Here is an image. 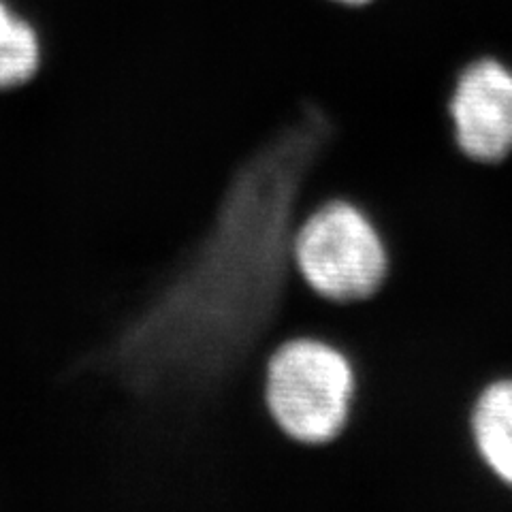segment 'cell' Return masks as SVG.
<instances>
[{
  "label": "cell",
  "instance_id": "cell-1",
  "mask_svg": "<svg viewBox=\"0 0 512 512\" xmlns=\"http://www.w3.org/2000/svg\"><path fill=\"white\" fill-rule=\"evenodd\" d=\"M316 137L308 120L288 126L239 169L205 242L105 352L135 387L207 384L261 338L293 259L295 197Z\"/></svg>",
  "mask_w": 512,
  "mask_h": 512
},
{
  "label": "cell",
  "instance_id": "cell-2",
  "mask_svg": "<svg viewBox=\"0 0 512 512\" xmlns=\"http://www.w3.org/2000/svg\"><path fill=\"white\" fill-rule=\"evenodd\" d=\"M355 389L350 361L325 342H286L267 363V408L284 434L301 444H327L342 434Z\"/></svg>",
  "mask_w": 512,
  "mask_h": 512
},
{
  "label": "cell",
  "instance_id": "cell-3",
  "mask_svg": "<svg viewBox=\"0 0 512 512\" xmlns=\"http://www.w3.org/2000/svg\"><path fill=\"white\" fill-rule=\"evenodd\" d=\"M293 261L312 291L352 303L372 297L389 271V254L359 207L333 201L316 210L293 235Z\"/></svg>",
  "mask_w": 512,
  "mask_h": 512
},
{
  "label": "cell",
  "instance_id": "cell-4",
  "mask_svg": "<svg viewBox=\"0 0 512 512\" xmlns=\"http://www.w3.org/2000/svg\"><path fill=\"white\" fill-rule=\"evenodd\" d=\"M455 141L474 163L495 165L512 154V69L480 58L461 71L451 103Z\"/></svg>",
  "mask_w": 512,
  "mask_h": 512
},
{
  "label": "cell",
  "instance_id": "cell-5",
  "mask_svg": "<svg viewBox=\"0 0 512 512\" xmlns=\"http://www.w3.org/2000/svg\"><path fill=\"white\" fill-rule=\"evenodd\" d=\"M476 451L491 474L512 489V378L491 382L470 419Z\"/></svg>",
  "mask_w": 512,
  "mask_h": 512
},
{
  "label": "cell",
  "instance_id": "cell-6",
  "mask_svg": "<svg viewBox=\"0 0 512 512\" xmlns=\"http://www.w3.org/2000/svg\"><path fill=\"white\" fill-rule=\"evenodd\" d=\"M39 60L41 47L35 28L0 0V90L30 82Z\"/></svg>",
  "mask_w": 512,
  "mask_h": 512
},
{
  "label": "cell",
  "instance_id": "cell-7",
  "mask_svg": "<svg viewBox=\"0 0 512 512\" xmlns=\"http://www.w3.org/2000/svg\"><path fill=\"white\" fill-rule=\"evenodd\" d=\"M335 3L346 5V7H363V5L374 3V0H335Z\"/></svg>",
  "mask_w": 512,
  "mask_h": 512
}]
</instances>
